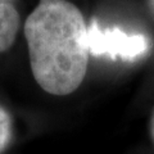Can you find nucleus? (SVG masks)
Instances as JSON below:
<instances>
[{"label": "nucleus", "mask_w": 154, "mask_h": 154, "mask_svg": "<svg viewBox=\"0 0 154 154\" xmlns=\"http://www.w3.org/2000/svg\"><path fill=\"white\" fill-rule=\"evenodd\" d=\"M23 31L37 85L55 96L75 93L85 80L91 54L82 12L68 0H40Z\"/></svg>", "instance_id": "1"}, {"label": "nucleus", "mask_w": 154, "mask_h": 154, "mask_svg": "<svg viewBox=\"0 0 154 154\" xmlns=\"http://www.w3.org/2000/svg\"><path fill=\"white\" fill-rule=\"evenodd\" d=\"M90 53L94 55L130 59L141 57L148 50V41L141 35H127L119 30H100L93 22L89 28Z\"/></svg>", "instance_id": "2"}, {"label": "nucleus", "mask_w": 154, "mask_h": 154, "mask_svg": "<svg viewBox=\"0 0 154 154\" xmlns=\"http://www.w3.org/2000/svg\"><path fill=\"white\" fill-rule=\"evenodd\" d=\"M21 18L14 4L0 5V53L11 49L18 35Z\"/></svg>", "instance_id": "3"}, {"label": "nucleus", "mask_w": 154, "mask_h": 154, "mask_svg": "<svg viewBox=\"0 0 154 154\" xmlns=\"http://www.w3.org/2000/svg\"><path fill=\"white\" fill-rule=\"evenodd\" d=\"M12 137V118L0 105V153L8 146Z\"/></svg>", "instance_id": "4"}, {"label": "nucleus", "mask_w": 154, "mask_h": 154, "mask_svg": "<svg viewBox=\"0 0 154 154\" xmlns=\"http://www.w3.org/2000/svg\"><path fill=\"white\" fill-rule=\"evenodd\" d=\"M150 136H152V140L154 143V109H153L152 118H150Z\"/></svg>", "instance_id": "5"}, {"label": "nucleus", "mask_w": 154, "mask_h": 154, "mask_svg": "<svg viewBox=\"0 0 154 154\" xmlns=\"http://www.w3.org/2000/svg\"><path fill=\"white\" fill-rule=\"evenodd\" d=\"M17 0H0V5H4V4H14Z\"/></svg>", "instance_id": "6"}, {"label": "nucleus", "mask_w": 154, "mask_h": 154, "mask_svg": "<svg viewBox=\"0 0 154 154\" xmlns=\"http://www.w3.org/2000/svg\"><path fill=\"white\" fill-rule=\"evenodd\" d=\"M153 5H154V0H153Z\"/></svg>", "instance_id": "7"}]
</instances>
